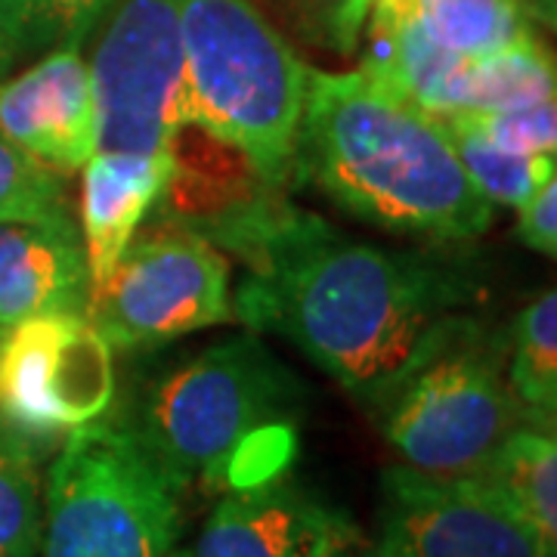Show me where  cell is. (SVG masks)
Masks as SVG:
<instances>
[{
	"mask_svg": "<svg viewBox=\"0 0 557 557\" xmlns=\"http://www.w3.org/2000/svg\"><path fill=\"white\" fill-rule=\"evenodd\" d=\"M552 10L555 0H375L369 16L449 60L471 62L536 35V22H552Z\"/></svg>",
	"mask_w": 557,
	"mask_h": 557,
	"instance_id": "cell-15",
	"label": "cell"
},
{
	"mask_svg": "<svg viewBox=\"0 0 557 557\" xmlns=\"http://www.w3.org/2000/svg\"><path fill=\"white\" fill-rule=\"evenodd\" d=\"M505 379L523 421L555 431L557 418V295L545 288L523 307L505 338Z\"/></svg>",
	"mask_w": 557,
	"mask_h": 557,
	"instance_id": "cell-18",
	"label": "cell"
},
{
	"mask_svg": "<svg viewBox=\"0 0 557 557\" xmlns=\"http://www.w3.org/2000/svg\"><path fill=\"white\" fill-rule=\"evenodd\" d=\"M16 60H20V57H16V50L10 47V40L0 35V78L13 69V62Z\"/></svg>",
	"mask_w": 557,
	"mask_h": 557,
	"instance_id": "cell-26",
	"label": "cell"
},
{
	"mask_svg": "<svg viewBox=\"0 0 557 557\" xmlns=\"http://www.w3.org/2000/svg\"><path fill=\"white\" fill-rule=\"evenodd\" d=\"M90 270L75 214L0 223V329L47 313H87Z\"/></svg>",
	"mask_w": 557,
	"mask_h": 557,
	"instance_id": "cell-13",
	"label": "cell"
},
{
	"mask_svg": "<svg viewBox=\"0 0 557 557\" xmlns=\"http://www.w3.org/2000/svg\"><path fill=\"white\" fill-rule=\"evenodd\" d=\"M112 403V344L87 313H47L3 332L0 418L32 443L100 421Z\"/></svg>",
	"mask_w": 557,
	"mask_h": 557,
	"instance_id": "cell-9",
	"label": "cell"
},
{
	"mask_svg": "<svg viewBox=\"0 0 557 557\" xmlns=\"http://www.w3.org/2000/svg\"><path fill=\"white\" fill-rule=\"evenodd\" d=\"M518 239L545 258L557 255V180H545L518 208Z\"/></svg>",
	"mask_w": 557,
	"mask_h": 557,
	"instance_id": "cell-25",
	"label": "cell"
},
{
	"mask_svg": "<svg viewBox=\"0 0 557 557\" xmlns=\"http://www.w3.org/2000/svg\"><path fill=\"white\" fill-rule=\"evenodd\" d=\"M354 542V520L282 471L220 498L193 557H332Z\"/></svg>",
	"mask_w": 557,
	"mask_h": 557,
	"instance_id": "cell-11",
	"label": "cell"
},
{
	"mask_svg": "<svg viewBox=\"0 0 557 557\" xmlns=\"http://www.w3.org/2000/svg\"><path fill=\"white\" fill-rule=\"evenodd\" d=\"M81 171V239L94 292L115 270L143 218L161 201L174 171V152H94Z\"/></svg>",
	"mask_w": 557,
	"mask_h": 557,
	"instance_id": "cell-14",
	"label": "cell"
},
{
	"mask_svg": "<svg viewBox=\"0 0 557 557\" xmlns=\"http://www.w3.org/2000/svg\"><path fill=\"white\" fill-rule=\"evenodd\" d=\"M40 520L35 443L0 418V557H38Z\"/></svg>",
	"mask_w": 557,
	"mask_h": 557,
	"instance_id": "cell-20",
	"label": "cell"
},
{
	"mask_svg": "<svg viewBox=\"0 0 557 557\" xmlns=\"http://www.w3.org/2000/svg\"><path fill=\"white\" fill-rule=\"evenodd\" d=\"M375 0H273L278 16L304 44L350 57L359 47Z\"/></svg>",
	"mask_w": 557,
	"mask_h": 557,
	"instance_id": "cell-23",
	"label": "cell"
},
{
	"mask_svg": "<svg viewBox=\"0 0 557 557\" xmlns=\"http://www.w3.org/2000/svg\"><path fill=\"white\" fill-rule=\"evenodd\" d=\"M72 214L65 174L0 137V223Z\"/></svg>",
	"mask_w": 557,
	"mask_h": 557,
	"instance_id": "cell-22",
	"label": "cell"
},
{
	"mask_svg": "<svg viewBox=\"0 0 557 557\" xmlns=\"http://www.w3.org/2000/svg\"><path fill=\"white\" fill-rule=\"evenodd\" d=\"M180 493L131 418L75 428L50 465L38 555L177 557Z\"/></svg>",
	"mask_w": 557,
	"mask_h": 557,
	"instance_id": "cell-5",
	"label": "cell"
},
{
	"mask_svg": "<svg viewBox=\"0 0 557 557\" xmlns=\"http://www.w3.org/2000/svg\"><path fill=\"white\" fill-rule=\"evenodd\" d=\"M189 127L239 149L270 186L298 180L310 65L255 0H180Z\"/></svg>",
	"mask_w": 557,
	"mask_h": 557,
	"instance_id": "cell-4",
	"label": "cell"
},
{
	"mask_svg": "<svg viewBox=\"0 0 557 557\" xmlns=\"http://www.w3.org/2000/svg\"><path fill=\"white\" fill-rule=\"evenodd\" d=\"M298 406L292 369L258 335H236L171 366L131 421L183 490H236L288 468Z\"/></svg>",
	"mask_w": 557,
	"mask_h": 557,
	"instance_id": "cell-3",
	"label": "cell"
},
{
	"mask_svg": "<svg viewBox=\"0 0 557 557\" xmlns=\"http://www.w3.org/2000/svg\"><path fill=\"white\" fill-rule=\"evenodd\" d=\"M505 338L483 329L418 369L381 412V434L399 465L424 478H478L523 421L505 379Z\"/></svg>",
	"mask_w": 557,
	"mask_h": 557,
	"instance_id": "cell-6",
	"label": "cell"
},
{
	"mask_svg": "<svg viewBox=\"0 0 557 557\" xmlns=\"http://www.w3.org/2000/svg\"><path fill=\"white\" fill-rule=\"evenodd\" d=\"M0 137L65 177L90 161L97 115L81 50L44 53L16 78H0Z\"/></svg>",
	"mask_w": 557,
	"mask_h": 557,
	"instance_id": "cell-12",
	"label": "cell"
},
{
	"mask_svg": "<svg viewBox=\"0 0 557 557\" xmlns=\"http://www.w3.org/2000/svg\"><path fill=\"white\" fill-rule=\"evenodd\" d=\"M87 69L97 152L161 156L193 124L180 0H119Z\"/></svg>",
	"mask_w": 557,
	"mask_h": 557,
	"instance_id": "cell-8",
	"label": "cell"
},
{
	"mask_svg": "<svg viewBox=\"0 0 557 557\" xmlns=\"http://www.w3.org/2000/svg\"><path fill=\"white\" fill-rule=\"evenodd\" d=\"M208 239L248 267L233 317L295 344L375 418L418 369L480 325L468 313L474 288L456 270L350 239L282 196Z\"/></svg>",
	"mask_w": 557,
	"mask_h": 557,
	"instance_id": "cell-1",
	"label": "cell"
},
{
	"mask_svg": "<svg viewBox=\"0 0 557 557\" xmlns=\"http://www.w3.org/2000/svg\"><path fill=\"white\" fill-rule=\"evenodd\" d=\"M3 332H7V329H0V338H3Z\"/></svg>",
	"mask_w": 557,
	"mask_h": 557,
	"instance_id": "cell-28",
	"label": "cell"
},
{
	"mask_svg": "<svg viewBox=\"0 0 557 557\" xmlns=\"http://www.w3.org/2000/svg\"><path fill=\"white\" fill-rule=\"evenodd\" d=\"M458 115L471 121L478 131H483L502 149H511L518 156H555V100L539 102V106H530V109H511V112H458Z\"/></svg>",
	"mask_w": 557,
	"mask_h": 557,
	"instance_id": "cell-24",
	"label": "cell"
},
{
	"mask_svg": "<svg viewBox=\"0 0 557 557\" xmlns=\"http://www.w3.org/2000/svg\"><path fill=\"white\" fill-rule=\"evenodd\" d=\"M300 180H313L347 214L416 239H474L496 214L465 174L443 121L362 69L310 65L298 127Z\"/></svg>",
	"mask_w": 557,
	"mask_h": 557,
	"instance_id": "cell-2",
	"label": "cell"
},
{
	"mask_svg": "<svg viewBox=\"0 0 557 557\" xmlns=\"http://www.w3.org/2000/svg\"><path fill=\"white\" fill-rule=\"evenodd\" d=\"M440 121L465 174L490 199V205L520 208L545 180L555 177V156H518L511 149H502L458 112L440 115Z\"/></svg>",
	"mask_w": 557,
	"mask_h": 557,
	"instance_id": "cell-19",
	"label": "cell"
},
{
	"mask_svg": "<svg viewBox=\"0 0 557 557\" xmlns=\"http://www.w3.org/2000/svg\"><path fill=\"white\" fill-rule=\"evenodd\" d=\"M375 557H557L478 478H424L406 465L381 478Z\"/></svg>",
	"mask_w": 557,
	"mask_h": 557,
	"instance_id": "cell-10",
	"label": "cell"
},
{
	"mask_svg": "<svg viewBox=\"0 0 557 557\" xmlns=\"http://www.w3.org/2000/svg\"><path fill=\"white\" fill-rule=\"evenodd\" d=\"M332 557H375V552H372V545H362V539H359V542L341 548V552H335Z\"/></svg>",
	"mask_w": 557,
	"mask_h": 557,
	"instance_id": "cell-27",
	"label": "cell"
},
{
	"mask_svg": "<svg viewBox=\"0 0 557 557\" xmlns=\"http://www.w3.org/2000/svg\"><path fill=\"white\" fill-rule=\"evenodd\" d=\"M112 0H0V35L16 57L81 50Z\"/></svg>",
	"mask_w": 557,
	"mask_h": 557,
	"instance_id": "cell-21",
	"label": "cell"
},
{
	"mask_svg": "<svg viewBox=\"0 0 557 557\" xmlns=\"http://www.w3.org/2000/svg\"><path fill=\"white\" fill-rule=\"evenodd\" d=\"M87 317L119 350L186 338L233 319L230 263L214 242L177 220L143 226L90 292Z\"/></svg>",
	"mask_w": 557,
	"mask_h": 557,
	"instance_id": "cell-7",
	"label": "cell"
},
{
	"mask_svg": "<svg viewBox=\"0 0 557 557\" xmlns=\"http://www.w3.org/2000/svg\"><path fill=\"white\" fill-rule=\"evenodd\" d=\"M493 486L539 539L557 552V443L555 431L520 424L478 474Z\"/></svg>",
	"mask_w": 557,
	"mask_h": 557,
	"instance_id": "cell-16",
	"label": "cell"
},
{
	"mask_svg": "<svg viewBox=\"0 0 557 557\" xmlns=\"http://www.w3.org/2000/svg\"><path fill=\"white\" fill-rule=\"evenodd\" d=\"M555 60L539 35L465 62L453 112H511L555 100Z\"/></svg>",
	"mask_w": 557,
	"mask_h": 557,
	"instance_id": "cell-17",
	"label": "cell"
}]
</instances>
